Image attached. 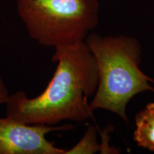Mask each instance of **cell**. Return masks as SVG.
I'll use <instances>...</instances> for the list:
<instances>
[{
    "mask_svg": "<svg viewBox=\"0 0 154 154\" xmlns=\"http://www.w3.org/2000/svg\"><path fill=\"white\" fill-rule=\"evenodd\" d=\"M135 124L134 141L139 147L154 152V102L136 114Z\"/></svg>",
    "mask_w": 154,
    "mask_h": 154,
    "instance_id": "obj_5",
    "label": "cell"
},
{
    "mask_svg": "<svg viewBox=\"0 0 154 154\" xmlns=\"http://www.w3.org/2000/svg\"><path fill=\"white\" fill-rule=\"evenodd\" d=\"M29 37L43 47H68L85 41L99 24L97 0H17Z\"/></svg>",
    "mask_w": 154,
    "mask_h": 154,
    "instance_id": "obj_3",
    "label": "cell"
},
{
    "mask_svg": "<svg viewBox=\"0 0 154 154\" xmlns=\"http://www.w3.org/2000/svg\"><path fill=\"white\" fill-rule=\"evenodd\" d=\"M74 128L72 124H27L10 117H0V154H64L66 150L47 138L52 131Z\"/></svg>",
    "mask_w": 154,
    "mask_h": 154,
    "instance_id": "obj_4",
    "label": "cell"
},
{
    "mask_svg": "<svg viewBox=\"0 0 154 154\" xmlns=\"http://www.w3.org/2000/svg\"><path fill=\"white\" fill-rule=\"evenodd\" d=\"M101 149L97 141L96 128L90 126L79 141L70 149L66 150L64 154H93L101 151Z\"/></svg>",
    "mask_w": 154,
    "mask_h": 154,
    "instance_id": "obj_6",
    "label": "cell"
},
{
    "mask_svg": "<svg viewBox=\"0 0 154 154\" xmlns=\"http://www.w3.org/2000/svg\"><path fill=\"white\" fill-rule=\"evenodd\" d=\"M99 72V84L92 101V112L102 109L128 121L130 100L144 91H154V79L140 70L141 47L137 39L126 36H101L90 34L85 39Z\"/></svg>",
    "mask_w": 154,
    "mask_h": 154,
    "instance_id": "obj_2",
    "label": "cell"
},
{
    "mask_svg": "<svg viewBox=\"0 0 154 154\" xmlns=\"http://www.w3.org/2000/svg\"><path fill=\"white\" fill-rule=\"evenodd\" d=\"M10 94L6 86L5 82L0 76V105L5 104L8 100Z\"/></svg>",
    "mask_w": 154,
    "mask_h": 154,
    "instance_id": "obj_7",
    "label": "cell"
},
{
    "mask_svg": "<svg viewBox=\"0 0 154 154\" xmlns=\"http://www.w3.org/2000/svg\"><path fill=\"white\" fill-rule=\"evenodd\" d=\"M51 61L57 63V68L45 89L34 98L22 91L10 94L6 116L27 124L49 126L93 118L88 99L97 89L99 72L85 41L55 48Z\"/></svg>",
    "mask_w": 154,
    "mask_h": 154,
    "instance_id": "obj_1",
    "label": "cell"
}]
</instances>
